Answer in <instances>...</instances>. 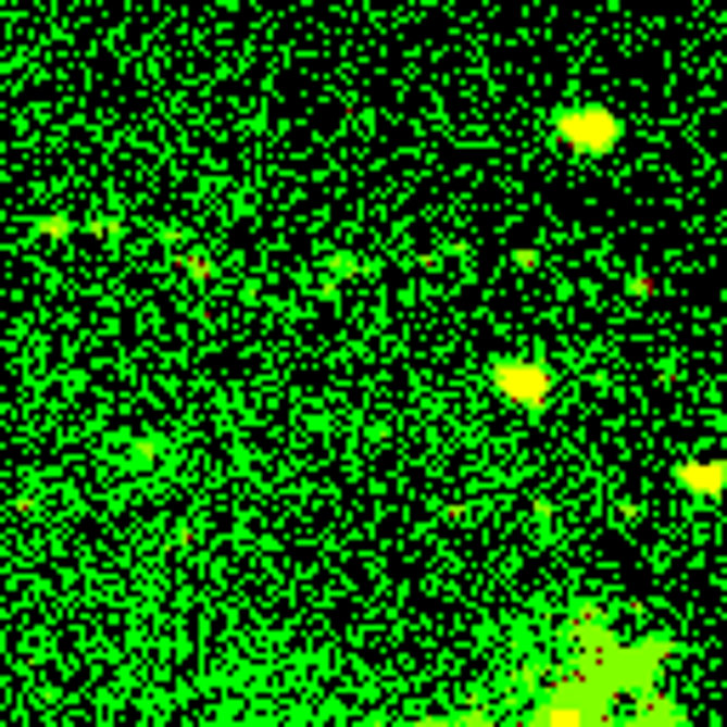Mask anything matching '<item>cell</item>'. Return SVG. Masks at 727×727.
Instances as JSON below:
<instances>
[{"label":"cell","instance_id":"1","mask_svg":"<svg viewBox=\"0 0 727 727\" xmlns=\"http://www.w3.org/2000/svg\"><path fill=\"white\" fill-rule=\"evenodd\" d=\"M494 381L506 387L512 398H523V404H540V398H546V375L540 369H500Z\"/></svg>","mask_w":727,"mask_h":727},{"label":"cell","instance_id":"2","mask_svg":"<svg viewBox=\"0 0 727 727\" xmlns=\"http://www.w3.org/2000/svg\"><path fill=\"white\" fill-rule=\"evenodd\" d=\"M688 484L693 489H722V466H688Z\"/></svg>","mask_w":727,"mask_h":727}]
</instances>
